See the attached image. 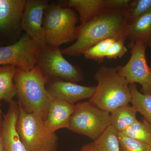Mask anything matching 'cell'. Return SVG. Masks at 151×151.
Masks as SVG:
<instances>
[{
    "instance_id": "6da1fadb",
    "label": "cell",
    "mask_w": 151,
    "mask_h": 151,
    "mask_svg": "<svg viewBox=\"0 0 151 151\" xmlns=\"http://www.w3.org/2000/svg\"><path fill=\"white\" fill-rule=\"evenodd\" d=\"M128 9H106L89 21L77 27L76 41L70 46L61 50L63 54L78 56L106 39H127L126 32L129 24Z\"/></svg>"
},
{
    "instance_id": "7a4b0ae2",
    "label": "cell",
    "mask_w": 151,
    "mask_h": 151,
    "mask_svg": "<svg viewBox=\"0 0 151 151\" xmlns=\"http://www.w3.org/2000/svg\"><path fill=\"white\" fill-rule=\"evenodd\" d=\"M48 80L37 65L27 71L17 68L14 78L18 104L27 113L38 114L44 120L53 99L45 87Z\"/></svg>"
},
{
    "instance_id": "3957f363",
    "label": "cell",
    "mask_w": 151,
    "mask_h": 151,
    "mask_svg": "<svg viewBox=\"0 0 151 151\" xmlns=\"http://www.w3.org/2000/svg\"><path fill=\"white\" fill-rule=\"evenodd\" d=\"M94 78L97 85L89 101L98 108L111 113L131 103L129 84L119 74L117 67L102 66Z\"/></svg>"
},
{
    "instance_id": "277c9868",
    "label": "cell",
    "mask_w": 151,
    "mask_h": 151,
    "mask_svg": "<svg viewBox=\"0 0 151 151\" xmlns=\"http://www.w3.org/2000/svg\"><path fill=\"white\" fill-rule=\"evenodd\" d=\"M18 105L17 130L27 151H57L58 138L55 133L47 132L41 116L27 113Z\"/></svg>"
},
{
    "instance_id": "5b68a950",
    "label": "cell",
    "mask_w": 151,
    "mask_h": 151,
    "mask_svg": "<svg viewBox=\"0 0 151 151\" xmlns=\"http://www.w3.org/2000/svg\"><path fill=\"white\" fill-rule=\"evenodd\" d=\"M43 17L47 45L59 47L76 40L78 16L72 9L59 5H49Z\"/></svg>"
},
{
    "instance_id": "8992f818",
    "label": "cell",
    "mask_w": 151,
    "mask_h": 151,
    "mask_svg": "<svg viewBox=\"0 0 151 151\" xmlns=\"http://www.w3.org/2000/svg\"><path fill=\"white\" fill-rule=\"evenodd\" d=\"M111 125L110 113L89 101L75 105L68 129L94 142Z\"/></svg>"
},
{
    "instance_id": "52a82bcc",
    "label": "cell",
    "mask_w": 151,
    "mask_h": 151,
    "mask_svg": "<svg viewBox=\"0 0 151 151\" xmlns=\"http://www.w3.org/2000/svg\"><path fill=\"white\" fill-rule=\"evenodd\" d=\"M36 65L48 80L51 77L75 83L83 79L80 68L65 59L59 47L47 45L41 49Z\"/></svg>"
},
{
    "instance_id": "ba28073f",
    "label": "cell",
    "mask_w": 151,
    "mask_h": 151,
    "mask_svg": "<svg viewBox=\"0 0 151 151\" xmlns=\"http://www.w3.org/2000/svg\"><path fill=\"white\" fill-rule=\"evenodd\" d=\"M147 45L137 41L130 42L131 56L124 66H117L119 74L126 78L129 84L139 83L142 86V93L151 94V68L146 57Z\"/></svg>"
},
{
    "instance_id": "9c48e42d",
    "label": "cell",
    "mask_w": 151,
    "mask_h": 151,
    "mask_svg": "<svg viewBox=\"0 0 151 151\" xmlns=\"http://www.w3.org/2000/svg\"><path fill=\"white\" fill-rule=\"evenodd\" d=\"M41 48L27 34L15 43L0 46V66L11 65L27 71L36 66Z\"/></svg>"
},
{
    "instance_id": "30bf717a",
    "label": "cell",
    "mask_w": 151,
    "mask_h": 151,
    "mask_svg": "<svg viewBox=\"0 0 151 151\" xmlns=\"http://www.w3.org/2000/svg\"><path fill=\"white\" fill-rule=\"evenodd\" d=\"M49 5L46 0H27L21 22L22 29L41 49L47 45L43 22L44 13Z\"/></svg>"
},
{
    "instance_id": "8fae6325",
    "label": "cell",
    "mask_w": 151,
    "mask_h": 151,
    "mask_svg": "<svg viewBox=\"0 0 151 151\" xmlns=\"http://www.w3.org/2000/svg\"><path fill=\"white\" fill-rule=\"evenodd\" d=\"M47 89L53 99L74 104L80 100L91 98L96 86H82L74 82L56 80L50 82Z\"/></svg>"
},
{
    "instance_id": "7c38bea8",
    "label": "cell",
    "mask_w": 151,
    "mask_h": 151,
    "mask_svg": "<svg viewBox=\"0 0 151 151\" xmlns=\"http://www.w3.org/2000/svg\"><path fill=\"white\" fill-rule=\"evenodd\" d=\"M19 110L18 102L13 100L3 117L1 135L4 151H27L17 130Z\"/></svg>"
},
{
    "instance_id": "4fadbf2b",
    "label": "cell",
    "mask_w": 151,
    "mask_h": 151,
    "mask_svg": "<svg viewBox=\"0 0 151 151\" xmlns=\"http://www.w3.org/2000/svg\"><path fill=\"white\" fill-rule=\"evenodd\" d=\"M74 108V104L52 99L50 104L46 118L44 120L47 132L55 133L60 129H68Z\"/></svg>"
},
{
    "instance_id": "5bb4252c",
    "label": "cell",
    "mask_w": 151,
    "mask_h": 151,
    "mask_svg": "<svg viewBox=\"0 0 151 151\" xmlns=\"http://www.w3.org/2000/svg\"><path fill=\"white\" fill-rule=\"evenodd\" d=\"M26 0H0V33H9L21 22Z\"/></svg>"
},
{
    "instance_id": "9a60e30c",
    "label": "cell",
    "mask_w": 151,
    "mask_h": 151,
    "mask_svg": "<svg viewBox=\"0 0 151 151\" xmlns=\"http://www.w3.org/2000/svg\"><path fill=\"white\" fill-rule=\"evenodd\" d=\"M130 42L137 41L148 45L151 43V11L141 16L129 24L126 32Z\"/></svg>"
},
{
    "instance_id": "2e32d148",
    "label": "cell",
    "mask_w": 151,
    "mask_h": 151,
    "mask_svg": "<svg viewBox=\"0 0 151 151\" xmlns=\"http://www.w3.org/2000/svg\"><path fill=\"white\" fill-rule=\"evenodd\" d=\"M68 6L78 12L81 24L97 16L107 8L106 0H69Z\"/></svg>"
},
{
    "instance_id": "e0dca14e",
    "label": "cell",
    "mask_w": 151,
    "mask_h": 151,
    "mask_svg": "<svg viewBox=\"0 0 151 151\" xmlns=\"http://www.w3.org/2000/svg\"><path fill=\"white\" fill-rule=\"evenodd\" d=\"M17 67L11 65L0 66V103L4 100L10 103L17 96L14 78Z\"/></svg>"
},
{
    "instance_id": "ac0fdd59",
    "label": "cell",
    "mask_w": 151,
    "mask_h": 151,
    "mask_svg": "<svg viewBox=\"0 0 151 151\" xmlns=\"http://www.w3.org/2000/svg\"><path fill=\"white\" fill-rule=\"evenodd\" d=\"M136 109L128 104L110 113L111 125L118 132H123L137 121Z\"/></svg>"
},
{
    "instance_id": "d6986e66",
    "label": "cell",
    "mask_w": 151,
    "mask_h": 151,
    "mask_svg": "<svg viewBox=\"0 0 151 151\" xmlns=\"http://www.w3.org/2000/svg\"><path fill=\"white\" fill-rule=\"evenodd\" d=\"M129 88L132 106L151 125V94H144L140 92L135 84H130Z\"/></svg>"
},
{
    "instance_id": "ffe728a7",
    "label": "cell",
    "mask_w": 151,
    "mask_h": 151,
    "mask_svg": "<svg viewBox=\"0 0 151 151\" xmlns=\"http://www.w3.org/2000/svg\"><path fill=\"white\" fill-rule=\"evenodd\" d=\"M122 133L151 146V125L145 119L142 122L137 120Z\"/></svg>"
},
{
    "instance_id": "44dd1931",
    "label": "cell",
    "mask_w": 151,
    "mask_h": 151,
    "mask_svg": "<svg viewBox=\"0 0 151 151\" xmlns=\"http://www.w3.org/2000/svg\"><path fill=\"white\" fill-rule=\"evenodd\" d=\"M118 132L112 126L94 141L97 151H121L118 140Z\"/></svg>"
},
{
    "instance_id": "7402d4cb",
    "label": "cell",
    "mask_w": 151,
    "mask_h": 151,
    "mask_svg": "<svg viewBox=\"0 0 151 151\" xmlns=\"http://www.w3.org/2000/svg\"><path fill=\"white\" fill-rule=\"evenodd\" d=\"M120 38L122 37L109 38L101 41L86 50L83 54L86 59L101 62L105 57L109 47L115 40Z\"/></svg>"
},
{
    "instance_id": "603a6c76",
    "label": "cell",
    "mask_w": 151,
    "mask_h": 151,
    "mask_svg": "<svg viewBox=\"0 0 151 151\" xmlns=\"http://www.w3.org/2000/svg\"><path fill=\"white\" fill-rule=\"evenodd\" d=\"M118 140L121 151H151V146L118 132Z\"/></svg>"
},
{
    "instance_id": "cb8c5ba5",
    "label": "cell",
    "mask_w": 151,
    "mask_h": 151,
    "mask_svg": "<svg viewBox=\"0 0 151 151\" xmlns=\"http://www.w3.org/2000/svg\"><path fill=\"white\" fill-rule=\"evenodd\" d=\"M128 9L129 24L144 14L151 11V0H133Z\"/></svg>"
},
{
    "instance_id": "d4e9b609",
    "label": "cell",
    "mask_w": 151,
    "mask_h": 151,
    "mask_svg": "<svg viewBox=\"0 0 151 151\" xmlns=\"http://www.w3.org/2000/svg\"><path fill=\"white\" fill-rule=\"evenodd\" d=\"M126 38H120L115 40L108 49L105 57L109 59L122 58L128 51V48L124 43Z\"/></svg>"
},
{
    "instance_id": "484cf974",
    "label": "cell",
    "mask_w": 151,
    "mask_h": 151,
    "mask_svg": "<svg viewBox=\"0 0 151 151\" xmlns=\"http://www.w3.org/2000/svg\"><path fill=\"white\" fill-rule=\"evenodd\" d=\"M132 0H106L107 9H129Z\"/></svg>"
},
{
    "instance_id": "4316f807",
    "label": "cell",
    "mask_w": 151,
    "mask_h": 151,
    "mask_svg": "<svg viewBox=\"0 0 151 151\" xmlns=\"http://www.w3.org/2000/svg\"><path fill=\"white\" fill-rule=\"evenodd\" d=\"M76 151H97L94 141L85 144L81 149Z\"/></svg>"
},
{
    "instance_id": "83f0119b",
    "label": "cell",
    "mask_w": 151,
    "mask_h": 151,
    "mask_svg": "<svg viewBox=\"0 0 151 151\" xmlns=\"http://www.w3.org/2000/svg\"><path fill=\"white\" fill-rule=\"evenodd\" d=\"M2 121V119H1V111H0V151H4L1 135Z\"/></svg>"
},
{
    "instance_id": "f1b7e54d",
    "label": "cell",
    "mask_w": 151,
    "mask_h": 151,
    "mask_svg": "<svg viewBox=\"0 0 151 151\" xmlns=\"http://www.w3.org/2000/svg\"><path fill=\"white\" fill-rule=\"evenodd\" d=\"M148 45H149V46H150V47L151 48V43L150 44H149Z\"/></svg>"
},
{
    "instance_id": "f546056e",
    "label": "cell",
    "mask_w": 151,
    "mask_h": 151,
    "mask_svg": "<svg viewBox=\"0 0 151 151\" xmlns=\"http://www.w3.org/2000/svg\"><path fill=\"white\" fill-rule=\"evenodd\" d=\"M0 42H1V38H0Z\"/></svg>"
},
{
    "instance_id": "4dcf8cb0",
    "label": "cell",
    "mask_w": 151,
    "mask_h": 151,
    "mask_svg": "<svg viewBox=\"0 0 151 151\" xmlns=\"http://www.w3.org/2000/svg\"><path fill=\"white\" fill-rule=\"evenodd\" d=\"M0 111H1V109H0Z\"/></svg>"
}]
</instances>
